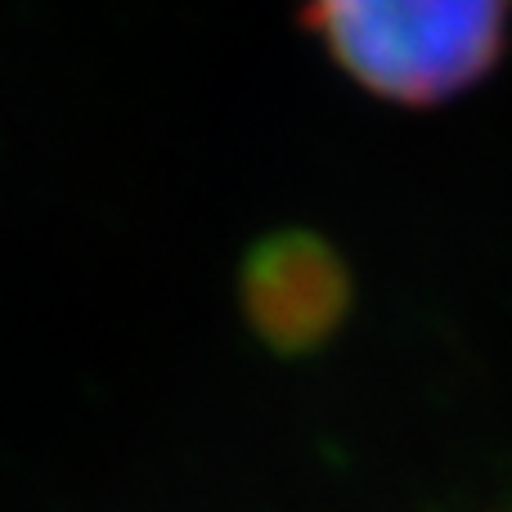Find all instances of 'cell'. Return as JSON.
<instances>
[{
    "mask_svg": "<svg viewBox=\"0 0 512 512\" xmlns=\"http://www.w3.org/2000/svg\"><path fill=\"white\" fill-rule=\"evenodd\" d=\"M306 18L364 90L441 104L495 68L508 0H306Z\"/></svg>",
    "mask_w": 512,
    "mask_h": 512,
    "instance_id": "cell-1",
    "label": "cell"
},
{
    "mask_svg": "<svg viewBox=\"0 0 512 512\" xmlns=\"http://www.w3.org/2000/svg\"><path fill=\"white\" fill-rule=\"evenodd\" d=\"M243 310L256 337L283 355H306L337 333L346 315V274L315 239H274L243 274Z\"/></svg>",
    "mask_w": 512,
    "mask_h": 512,
    "instance_id": "cell-2",
    "label": "cell"
}]
</instances>
